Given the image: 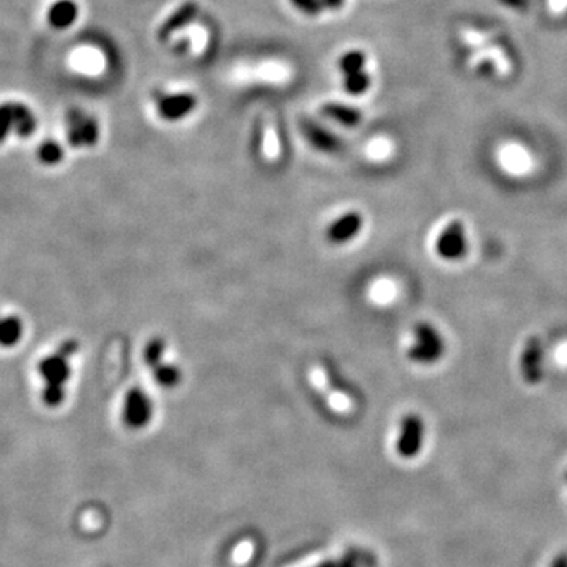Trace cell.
Here are the masks:
<instances>
[{
  "mask_svg": "<svg viewBox=\"0 0 567 567\" xmlns=\"http://www.w3.org/2000/svg\"><path fill=\"white\" fill-rule=\"evenodd\" d=\"M155 416V402L149 392L142 388H130L122 400L120 418L125 427L131 430H142L153 421Z\"/></svg>",
  "mask_w": 567,
  "mask_h": 567,
  "instance_id": "obj_5",
  "label": "cell"
},
{
  "mask_svg": "<svg viewBox=\"0 0 567 567\" xmlns=\"http://www.w3.org/2000/svg\"><path fill=\"white\" fill-rule=\"evenodd\" d=\"M38 128V117L23 99L0 101V145L15 139H27Z\"/></svg>",
  "mask_w": 567,
  "mask_h": 567,
  "instance_id": "obj_2",
  "label": "cell"
},
{
  "mask_svg": "<svg viewBox=\"0 0 567 567\" xmlns=\"http://www.w3.org/2000/svg\"><path fill=\"white\" fill-rule=\"evenodd\" d=\"M37 159L46 168H54L65 159V149L54 139H46L37 149Z\"/></svg>",
  "mask_w": 567,
  "mask_h": 567,
  "instance_id": "obj_18",
  "label": "cell"
},
{
  "mask_svg": "<svg viewBox=\"0 0 567 567\" xmlns=\"http://www.w3.org/2000/svg\"><path fill=\"white\" fill-rule=\"evenodd\" d=\"M566 2H567V0H550V5H552L553 10H561L563 6L566 5Z\"/></svg>",
  "mask_w": 567,
  "mask_h": 567,
  "instance_id": "obj_25",
  "label": "cell"
},
{
  "mask_svg": "<svg viewBox=\"0 0 567 567\" xmlns=\"http://www.w3.org/2000/svg\"><path fill=\"white\" fill-rule=\"evenodd\" d=\"M323 116L330 117L335 120V122L347 126V128H355L363 120V113L356 108H351V106L347 104H339V103H326L322 108Z\"/></svg>",
  "mask_w": 567,
  "mask_h": 567,
  "instance_id": "obj_15",
  "label": "cell"
},
{
  "mask_svg": "<svg viewBox=\"0 0 567 567\" xmlns=\"http://www.w3.org/2000/svg\"><path fill=\"white\" fill-rule=\"evenodd\" d=\"M323 6H328L330 10H337L344 5V0H322Z\"/></svg>",
  "mask_w": 567,
  "mask_h": 567,
  "instance_id": "obj_23",
  "label": "cell"
},
{
  "mask_svg": "<svg viewBox=\"0 0 567 567\" xmlns=\"http://www.w3.org/2000/svg\"><path fill=\"white\" fill-rule=\"evenodd\" d=\"M301 131L313 149L323 153H337L339 150H342V141L337 136L322 128L320 125L311 122V120H304L301 123Z\"/></svg>",
  "mask_w": 567,
  "mask_h": 567,
  "instance_id": "obj_13",
  "label": "cell"
},
{
  "mask_svg": "<svg viewBox=\"0 0 567 567\" xmlns=\"http://www.w3.org/2000/svg\"><path fill=\"white\" fill-rule=\"evenodd\" d=\"M199 13V6L196 2H186L180 8L172 13V15L166 19L161 27H159L158 37L159 39H170L172 37H175L178 32H182L186 25H189Z\"/></svg>",
  "mask_w": 567,
  "mask_h": 567,
  "instance_id": "obj_12",
  "label": "cell"
},
{
  "mask_svg": "<svg viewBox=\"0 0 567 567\" xmlns=\"http://www.w3.org/2000/svg\"><path fill=\"white\" fill-rule=\"evenodd\" d=\"M290 2L309 16H317L323 10L322 0H290Z\"/></svg>",
  "mask_w": 567,
  "mask_h": 567,
  "instance_id": "obj_22",
  "label": "cell"
},
{
  "mask_svg": "<svg viewBox=\"0 0 567 567\" xmlns=\"http://www.w3.org/2000/svg\"><path fill=\"white\" fill-rule=\"evenodd\" d=\"M425 424L416 413H409L400 419L396 449L400 457L415 459L424 444Z\"/></svg>",
  "mask_w": 567,
  "mask_h": 567,
  "instance_id": "obj_7",
  "label": "cell"
},
{
  "mask_svg": "<svg viewBox=\"0 0 567 567\" xmlns=\"http://www.w3.org/2000/svg\"><path fill=\"white\" fill-rule=\"evenodd\" d=\"M81 8L76 0H52L44 11L46 24L52 30L63 32L77 23Z\"/></svg>",
  "mask_w": 567,
  "mask_h": 567,
  "instance_id": "obj_10",
  "label": "cell"
},
{
  "mask_svg": "<svg viewBox=\"0 0 567 567\" xmlns=\"http://www.w3.org/2000/svg\"><path fill=\"white\" fill-rule=\"evenodd\" d=\"M66 141L73 149H93L101 137V128L95 116L82 109H71L65 117Z\"/></svg>",
  "mask_w": 567,
  "mask_h": 567,
  "instance_id": "obj_4",
  "label": "cell"
},
{
  "mask_svg": "<svg viewBox=\"0 0 567 567\" xmlns=\"http://www.w3.org/2000/svg\"><path fill=\"white\" fill-rule=\"evenodd\" d=\"M366 65V54L361 51H350L340 57L339 68L344 75H353V73L363 71Z\"/></svg>",
  "mask_w": 567,
  "mask_h": 567,
  "instance_id": "obj_19",
  "label": "cell"
},
{
  "mask_svg": "<svg viewBox=\"0 0 567 567\" xmlns=\"http://www.w3.org/2000/svg\"><path fill=\"white\" fill-rule=\"evenodd\" d=\"M446 350L444 339L435 326L429 322H419L413 328V342L406 350L410 361L430 366L443 358Z\"/></svg>",
  "mask_w": 567,
  "mask_h": 567,
  "instance_id": "obj_3",
  "label": "cell"
},
{
  "mask_svg": "<svg viewBox=\"0 0 567 567\" xmlns=\"http://www.w3.org/2000/svg\"><path fill=\"white\" fill-rule=\"evenodd\" d=\"M370 85V76L366 71H358L347 75L344 79V89L350 95H361Z\"/></svg>",
  "mask_w": 567,
  "mask_h": 567,
  "instance_id": "obj_20",
  "label": "cell"
},
{
  "mask_svg": "<svg viewBox=\"0 0 567 567\" xmlns=\"http://www.w3.org/2000/svg\"><path fill=\"white\" fill-rule=\"evenodd\" d=\"M168 353H169L168 340L161 336H153L147 340V344L144 347V351H142L144 363L150 370L156 369L158 366L169 361Z\"/></svg>",
  "mask_w": 567,
  "mask_h": 567,
  "instance_id": "obj_16",
  "label": "cell"
},
{
  "mask_svg": "<svg viewBox=\"0 0 567 567\" xmlns=\"http://www.w3.org/2000/svg\"><path fill=\"white\" fill-rule=\"evenodd\" d=\"M550 567H567V555H559L558 558L553 559Z\"/></svg>",
  "mask_w": 567,
  "mask_h": 567,
  "instance_id": "obj_24",
  "label": "cell"
},
{
  "mask_svg": "<svg viewBox=\"0 0 567 567\" xmlns=\"http://www.w3.org/2000/svg\"><path fill=\"white\" fill-rule=\"evenodd\" d=\"M79 350V342L66 339L57 349L38 363V373L43 380L42 400L48 409H58L66 399V385L71 378V358Z\"/></svg>",
  "mask_w": 567,
  "mask_h": 567,
  "instance_id": "obj_1",
  "label": "cell"
},
{
  "mask_svg": "<svg viewBox=\"0 0 567 567\" xmlns=\"http://www.w3.org/2000/svg\"><path fill=\"white\" fill-rule=\"evenodd\" d=\"M24 336V322L21 317L15 316H0V347L11 349V347L21 342Z\"/></svg>",
  "mask_w": 567,
  "mask_h": 567,
  "instance_id": "obj_14",
  "label": "cell"
},
{
  "mask_svg": "<svg viewBox=\"0 0 567 567\" xmlns=\"http://www.w3.org/2000/svg\"><path fill=\"white\" fill-rule=\"evenodd\" d=\"M366 216L359 210H345L326 225L325 238L332 246H347L361 235Z\"/></svg>",
  "mask_w": 567,
  "mask_h": 567,
  "instance_id": "obj_6",
  "label": "cell"
},
{
  "mask_svg": "<svg viewBox=\"0 0 567 567\" xmlns=\"http://www.w3.org/2000/svg\"><path fill=\"white\" fill-rule=\"evenodd\" d=\"M435 251L443 260H460L468 251L465 225L460 221H452L444 227L435 242Z\"/></svg>",
  "mask_w": 567,
  "mask_h": 567,
  "instance_id": "obj_8",
  "label": "cell"
},
{
  "mask_svg": "<svg viewBox=\"0 0 567 567\" xmlns=\"http://www.w3.org/2000/svg\"><path fill=\"white\" fill-rule=\"evenodd\" d=\"M197 98L192 93H175V95L164 96L158 101V113L159 117L168 120V122H175L182 120L196 109Z\"/></svg>",
  "mask_w": 567,
  "mask_h": 567,
  "instance_id": "obj_11",
  "label": "cell"
},
{
  "mask_svg": "<svg viewBox=\"0 0 567 567\" xmlns=\"http://www.w3.org/2000/svg\"><path fill=\"white\" fill-rule=\"evenodd\" d=\"M544 344L539 337H530L525 342L522 358H520V372L525 383L539 385L544 378Z\"/></svg>",
  "mask_w": 567,
  "mask_h": 567,
  "instance_id": "obj_9",
  "label": "cell"
},
{
  "mask_svg": "<svg viewBox=\"0 0 567 567\" xmlns=\"http://www.w3.org/2000/svg\"><path fill=\"white\" fill-rule=\"evenodd\" d=\"M153 380L158 386H161L164 390H173L177 386L182 385L183 382V370L178 364L172 363L170 359L168 363H164L159 366V368L151 370Z\"/></svg>",
  "mask_w": 567,
  "mask_h": 567,
  "instance_id": "obj_17",
  "label": "cell"
},
{
  "mask_svg": "<svg viewBox=\"0 0 567 567\" xmlns=\"http://www.w3.org/2000/svg\"><path fill=\"white\" fill-rule=\"evenodd\" d=\"M263 150L265 155L268 158H275L279 153V141L276 130L270 122H266L263 125Z\"/></svg>",
  "mask_w": 567,
  "mask_h": 567,
  "instance_id": "obj_21",
  "label": "cell"
}]
</instances>
